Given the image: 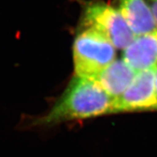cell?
Segmentation results:
<instances>
[{"instance_id": "obj_1", "label": "cell", "mask_w": 157, "mask_h": 157, "mask_svg": "<svg viewBox=\"0 0 157 157\" xmlns=\"http://www.w3.org/2000/svg\"><path fill=\"white\" fill-rule=\"evenodd\" d=\"M113 99L91 78L75 75L62 96L39 124L52 125L68 120L110 113Z\"/></svg>"}, {"instance_id": "obj_2", "label": "cell", "mask_w": 157, "mask_h": 157, "mask_svg": "<svg viewBox=\"0 0 157 157\" xmlns=\"http://www.w3.org/2000/svg\"><path fill=\"white\" fill-rule=\"evenodd\" d=\"M75 75L91 78L116 59V48L91 27L83 28L73 44Z\"/></svg>"}, {"instance_id": "obj_3", "label": "cell", "mask_w": 157, "mask_h": 157, "mask_svg": "<svg viewBox=\"0 0 157 157\" xmlns=\"http://www.w3.org/2000/svg\"><path fill=\"white\" fill-rule=\"evenodd\" d=\"M82 25L104 35L117 49L124 50L136 37L117 8L102 1H91L83 6Z\"/></svg>"}, {"instance_id": "obj_4", "label": "cell", "mask_w": 157, "mask_h": 157, "mask_svg": "<svg viewBox=\"0 0 157 157\" xmlns=\"http://www.w3.org/2000/svg\"><path fill=\"white\" fill-rule=\"evenodd\" d=\"M156 71L157 67L138 71L124 93L113 99L110 113L157 110Z\"/></svg>"}, {"instance_id": "obj_5", "label": "cell", "mask_w": 157, "mask_h": 157, "mask_svg": "<svg viewBox=\"0 0 157 157\" xmlns=\"http://www.w3.org/2000/svg\"><path fill=\"white\" fill-rule=\"evenodd\" d=\"M123 60L135 71L157 67V29L139 35L124 50Z\"/></svg>"}, {"instance_id": "obj_6", "label": "cell", "mask_w": 157, "mask_h": 157, "mask_svg": "<svg viewBox=\"0 0 157 157\" xmlns=\"http://www.w3.org/2000/svg\"><path fill=\"white\" fill-rule=\"evenodd\" d=\"M136 73L123 59H115L91 79L97 83L112 99H115L124 93Z\"/></svg>"}, {"instance_id": "obj_7", "label": "cell", "mask_w": 157, "mask_h": 157, "mask_svg": "<svg viewBox=\"0 0 157 157\" xmlns=\"http://www.w3.org/2000/svg\"><path fill=\"white\" fill-rule=\"evenodd\" d=\"M118 10L136 36L157 29L151 10L145 0H117Z\"/></svg>"}, {"instance_id": "obj_8", "label": "cell", "mask_w": 157, "mask_h": 157, "mask_svg": "<svg viewBox=\"0 0 157 157\" xmlns=\"http://www.w3.org/2000/svg\"><path fill=\"white\" fill-rule=\"evenodd\" d=\"M151 10L157 27V0H145Z\"/></svg>"}, {"instance_id": "obj_9", "label": "cell", "mask_w": 157, "mask_h": 157, "mask_svg": "<svg viewBox=\"0 0 157 157\" xmlns=\"http://www.w3.org/2000/svg\"><path fill=\"white\" fill-rule=\"evenodd\" d=\"M155 91H156V95H157V71H156V75H155Z\"/></svg>"}]
</instances>
